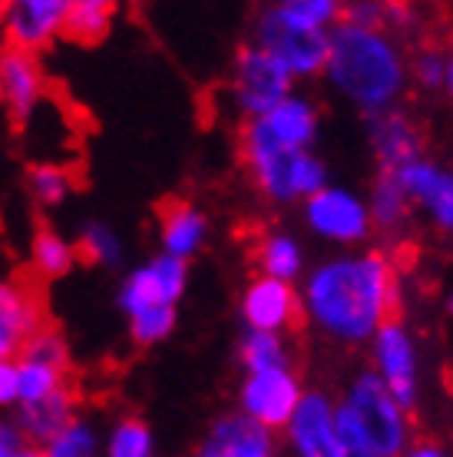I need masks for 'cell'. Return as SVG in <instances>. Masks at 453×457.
Here are the masks:
<instances>
[{"label":"cell","instance_id":"cell-1","mask_svg":"<svg viewBox=\"0 0 453 457\" xmlns=\"http://www.w3.org/2000/svg\"><path fill=\"white\" fill-rule=\"evenodd\" d=\"M301 319L328 342L358 348L397 319L400 278L384 249H354L308 265L298 288Z\"/></svg>","mask_w":453,"mask_h":457},{"label":"cell","instance_id":"cell-2","mask_svg":"<svg viewBox=\"0 0 453 457\" xmlns=\"http://www.w3.org/2000/svg\"><path fill=\"white\" fill-rule=\"evenodd\" d=\"M321 77L361 116H377L400 106L410 87L408 50L397 34L338 21L328 30V60Z\"/></svg>","mask_w":453,"mask_h":457},{"label":"cell","instance_id":"cell-3","mask_svg":"<svg viewBox=\"0 0 453 457\" xmlns=\"http://www.w3.org/2000/svg\"><path fill=\"white\" fill-rule=\"evenodd\" d=\"M238 156L245 162V172L251 176L255 189L275 206L305 203L308 195H315L331 183L328 162L315 149L278 146L259 120L242 123L238 129Z\"/></svg>","mask_w":453,"mask_h":457},{"label":"cell","instance_id":"cell-4","mask_svg":"<svg viewBox=\"0 0 453 457\" xmlns=\"http://www.w3.org/2000/svg\"><path fill=\"white\" fill-rule=\"evenodd\" d=\"M338 401L358 418L377 457H400L410 447V441H417L414 418L387 395V388L377 381L371 368L358 371Z\"/></svg>","mask_w":453,"mask_h":457},{"label":"cell","instance_id":"cell-5","mask_svg":"<svg viewBox=\"0 0 453 457\" xmlns=\"http://www.w3.org/2000/svg\"><path fill=\"white\" fill-rule=\"evenodd\" d=\"M371 348V371L387 388V395L414 418L424 398V354H420L417 335L408 321L391 319L367 342Z\"/></svg>","mask_w":453,"mask_h":457},{"label":"cell","instance_id":"cell-6","mask_svg":"<svg viewBox=\"0 0 453 457\" xmlns=\"http://www.w3.org/2000/svg\"><path fill=\"white\" fill-rule=\"evenodd\" d=\"M301 222L315 239L344 252L364 249L375 236L364 195L341 183H328L315 195H308L301 203Z\"/></svg>","mask_w":453,"mask_h":457},{"label":"cell","instance_id":"cell-7","mask_svg":"<svg viewBox=\"0 0 453 457\" xmlns=\"http://www.w3.org/2000/svg\"><path fill=\"white\" fill-rule=\"evenodd\" d=\"M251 46L265 50L275 63H282V70L292 80H315L325 70L328 60V34H317V30H298L268 7H261L251 17Z\"/></svg>","mask_w":453,"mask_h":457},{"label":"cell","instance_id":"cell-8","mask_svg":"<svg viewBox=\"0 0 453 457\" xmlns=\"http://www.w3.org/2000/svg\"><path fill=\"white\" fill-rule=\"evenodd\" d=\"M288 93H295V80L275 63L265 50L259 46H238L235 63H232V80H228V96L242 123L261 120V116L275 110Z\"/></svg>","mask_w":453,"mask_h":457},{"label":"cell","instance_id":"cell-9","mask_svg":"<svg viewBox=\"0 0 453 457\" xmlns=\"http://www.w3.org/2000/svg\"><path fill=\"white\" fill-rule=\"evenodd\" d=\"M185 288H189V265L159 252L123 275L116 288V309L126 319L149 309H179Z\"/></svg>","mask_w":453,"mask_h":457},{"label":"cell","instance_id":"cell-10","mask_svg":"<svg viewBox=\"0 0 453 457\" xmlns=\"http://www.w3.org/2000/svg\"><path fill=\"white\" fill-rule=\"evenodd\" d=\"M301 395H305V381L295 368L251 371V375H242V385H238V414L278 435L295 414Z\"/></svg>","mask_w":453,"mask_h":457},{"label":"cell","instance_id":"cell-11","mask_svg":"<svg viewBox=\"0 0 453 457\" xmlns=\"http://www.w3.org/2000/svg\"><path fill=\"white\" fill-rule=\"evenodd\" d=\"M44 328L46 309L40 292L23 278L0 275V361H17Z\"/></svg>","mask_w":453,"mask_h":457},{"label":"cell","instance_id":"cell-12","mask_svg":"<svg viewBox=\"0 0 453 457\" xmlns=\"http://www.w3.org/2000/svg\"><path fill=\"white\" fill-rule=\"evenodd\" d=\"M292 457H341L334 431V398L321 388H305L295 414L282 428Z\"/></svg>","mask_w":453,"mask_h":457},{"label":"cell","instance_id":"cell-13","mask_svg":"<svg viewBox=\"0 0 453 457\" xmlns=\"http://www.w3.org/2000/svg\"><path fill=\"white\" fill-rule=\"evenodd\" d=\"M238 319L245 325V332H268V335H288L301 319L298 305V286L275 282L265 275H255L249 286L242 288L238 298Z\"/></svg>","mask_w":453,"mask_h":457},{"label":"cell","instance_id":"cell-14","mask_svg":"<svg viewBox=\"0 0 453 457\" xmlns=\"http://www.w3.org/2000/svg\"><path fill=\"white\" fill-rule=\"evenodd\" d=\"M67 0H11L0 11L4 44L23 54H40L63 37Z\"/></svg>","mask_w":453,"mask_h":457},{"label":"cell","instance_id":"cell-15","mask_svg":"<svg viewBox=\"0 0 453 457\" xmlns=\"http://www.w3.org/2000/svg\"><path fill=\"white\" fill-rule=\"evenodd\" d=\"M391 176H394L397 186L404 189V195L410 199V206L420 209L424 216L431 219L433 228H441L443 236H450L453 232V176H450V170L424 153V156H417V160L408 162V166H400V170L391 172Z\"/></svg>","mask_w":453,"mask_h":457},{"label":"cell","instance_id":"cell-16","mask_svg":"<svg viewBox=\"0 0 453 457\" xmlns=\"http://www.w3.org/2000/svg\"><path fill=\"white\" fill-rule=\"evenodd\" d=\"M46 96V73L34 54L0 44V106L13 123H27Z\"/></svg>","mask_w":453,"mask_h":457},{"label":"cell","instance_id":"cell-17","mask_svg":"<svg viewBox=\"0 0 453 457\" xmlns=\"http://www.w3.org/2000/svg\"><path fill=\"white\" fill-rule=\"evenodd\" d=\"M193 457H282V445L245 414L228 411L205 428Z\"/></svg>","mask_w":453,"mask_h":457},{"label":"cell","instance_id":"cell-18","mask_svg":"<svg viewBox=\"0 0 453 457\" xmlns=\"http://www.w3.org/2000/svg\"><path fill=\"white\" fill-rule=\"evenodd\" d=\"M367 123V143L375 149L377 172H397L400 166L424 156V133L400 106L377 116H364Z\"/></svg>","mask_w":453,"mask_h":457},{"label":"cell","instance_id":"cell-19","mask_svg":"<svg viewBox=\"0 0 453 457\" xmlns=\"http://www.w3.org/2000/svg\"><path fill=\"white\" fill-rule=\"evenodd\" d=\"M209 236H212V219L189 199H169L166 209L159 212V252L162 255H172L189 265L209 245Z\"/></svg>","mask_w":453,"mask_h":457},{"label":"cell","instance_id":"cell-20","mask_svg":"<svg viewBox=\"0 0 453 457\" xmlns=\"http://www.w3.org/2000/svg\"><path fill=\"white\" fill-rule=\"evenodd\" d=\"M265 133L284 149H315L321 137V110L305 93H288L282 104L259 120Z\"/></svg>","mask_w":453,"mask_h":457},{"label":"cell","instance_id":"cell-21","mask_svg":"<svg viewBox=\"0 0 453 457\" xmlns=\"http://www.w3.org/2000/svg\"><path fill=\"white\" fill-rule=\"evenodd\" d=\"M77 391L73 385L54 391L50 398L37 401V404H27V408H17V428L23 431L27 445L44 447L50 437L57 435L60 428H67L73 418H77Z\"/></svg>","mask_w":453,"mask_h":457},{"label":"cell","instance_id":"cell-22","mask_svg":"<svg viewBox=\"0 0 453 457\" xmlns=\"http://www.w3.org/2000/svg\"><path fill=\"white\" fill-rule=\"evenodd\" d=\"M255 262H259V275L295 286V282H301V275H305V269H308V255L295 232L272 228V232H265L259 239Z\"/></svg>","mask_w":453,"mask_h":457},{"label":"cell","instance_id":"cell-23","mask_svg":"<svg viewBox=\"0 0 453 457\" xmlns=\"http://www.w3.org/2000/svg\"><path fill=\"white\" fill-rule=\"evenodd\" d=\"M364 203H367L371 228H375V232H384V236H400V232L408 228L410 216H414L410 199L404 195V189L397 186L394 176H387V172H377L367 195H364Z\"/></svg>","mask_w":453,"mask_h":457},{"label":"cell","instance_id":"cell-24","mask_svg":"<svg viewBox=\"0 0 453 457\" xmlns=\"http://www.w3.org/2000/svg\"><path fill=\"white\" fill-rule=\"evenodd\" d=\"M113 0H67V13H63V37L70 44L93 46L106 40L116 21Z\"/></svg>","mask_w":453,"mask_h":457},{"label":"cell","instance_id":"cell-25","mask_svg":"<svg viewBox=\"0 0 453 457\" xmlns=\"http://www.w3.org/2000/svg\"><path fill=\"white\" fill-rule=\"evenodd\" d=\"M77 262H79L77 245L60 228L54 226L34 228V236H30V265H34V272L40 278H46V282L67 278L77 269Z\"/></svg>","mask_w":453,"mask_h":457},{"label":"cell","instance_id":"cell-26","mask_svg":"<svg viewBox=\"0 0 453 457\" xmlns=\"http://www.w3.org/2000/svg\"><path fill=\"white\" fill-rule=\"evenodd\" d=\"M238 365L245 375L251 371H272V368H295V354L284 335L268 332H245L235 345Z\"/></svg>","mask_w":453,"mask_h":457},{"label":"cell","instance_id":"cell-27","mask_svg":"<svg viewBox=\"0 0 453 457\" xmlns=\"http://www.w3.org/2000/svg\"><path fill=\"white\" fill-rule=\"evenodd\" d=\"M73 245H77L79 259H86L96 269H119L123 265V255H126L123 236L110 222H103V219H86L79 226V236Z\"/></svg>","mask_w":453,"mask_h":457},{"label":"cell","instance_id":"cell-28","mask_svg":"<svg viewBox=\"0 0 453 457\" xmlns=\"http://www.w3.org/2000/svg\"><path fill=\"white\" fill-rule=\"evenodd\" d=\"M103 457H156V435L136 414L116 418L103 431Z\"/></svg>","mask_w":453,"mask_h":457},{"label":"cell","instance_id":"cell-29","mask_svg":"<svg viewBox=\"0 0 453 457\" xmlns=\"http://www.w3.org/2000/svg\"><path fill=\"white\" fill-rule=\"evenodd\" d=\"M408 77L424 93H450L453 90V60L450 50L441 44H424L408 57Z\"/></svg>","mask_w":453,"mask_h":457},{"label":"cell","instance_id":"cell-30","mask_svg":"<svg viewBox=\"0 0 453 457\" xmlns=\"http://www.w3.org/2000/svg\"><path fill=\"white\" fill-rule=\"evenodd\" d=\"M13 365H17V408L37 404V401L50 398L54 391L70 385V371H63V368L44 365L34 358H17Z\"/></svg>","mask_w":453,"mask_h":457},{"label":"cell","instance_id":"cell-31","mask_svg":"<svg viewBox=\"0 0 453 457\" xmlns=\"http://www.w3.org/2000/svg\"><path fill=\"white\" fill-rule=\"evenodd\" d=\"M40 451L44 457H103V431L86 414H77Z\"/></svg>","mask_w":453,"mask_h":457},{"label":"cell","instance_id":"cell-32","mask_svg":"<svg viewBox=\"0 0 453 457\" xmlns=\"http://www.w3.org/2000/svg\"><path fill=\"white\" fill-rule=\"evenodd\" d=\"M272 11L288 27L328 34L331 27L341 21V0H275Z\"/></svg>","mask_w":453,"mask_h":457},{"label":"cell","instance_id":"cell-33","mask_svg":"<svg viewBox=\"0 0 453 457\" xmlns=\"http://www.w3.org/2000/svg\"><path fill=\"white\" fill-rule=\"evenodd\" d=\"M27 193L40 209H57L73 195V176L60 162H37L27 170Z\"/></svg>","mask_w":453,"mask_h":457},{"label":"cell","instance_id":"cell-34","mask_svg":"<svg viewBox=\"0 0 453 457\" xmlns=\"http://www.w3.org/2000/svg\"><path fill=\"white\" fill-rule=\"evenodd\" d=\"M179 309H149L129 319V342L136 348H156L176 335Z\"/></svg>","mask_w":453,"mask_h":457},{"label":"cell","instance_id":"cell-35","mask_svg":"<svg viewBox=\"0 0 453 457\" xmlns=\"http://www.w3.org/2000/svg\"><path fill=\"white\" fill-rule=\"evenodd\" d=\"M334 431H338L341 457H377L371 451V441H367L364 428L358 424V418L341 401H334Z\"/></svg>","mask_w":453,"mask_h":457},{"label":"cell","instance_id":"cell-36","mask_svg":"<svg viewBox=\"0 0 453 457\" xmlns=\"http://www.w3.org/2000/svg\"><path fill=\"white\" fill-rule=\"evenodd\" d=\"M21 358H34V361H44V365L70 371V342L57 332V328L46 325L44 332L30 338V345L21 352Z\"/></svg>","mask_w":453,"mask_h":457},{"label":"cell","instance_id":"cell-37","mask_svg":"<svg viewBox=\"0 0 453 457\" xmlns=\"http://www.w3.org/2000/svg\"><path fill=\"white\" fill-rule=\"evenodd\" d=\"M341 21L354 23V27L384 30V4L381 0H351V4H341Z\"/></svg>","mask_w":453,"mask_h":457},{"label":"cell","instance_id":"cell-38","mask_svg":"<svg viewBox=\"0 0 453 457\" xmlns=\"http://www.w3.org/2000/svg\"><path fill=\"white\" fill-rule=\"evenodd\" d=\"M27 447V437L11 414H0V457H17Z\"/></svg>","mask_w":453,"mask_h":457},{"label":"cell","instance_id":"cell-39","mask_svg":"<svg viewBox=\"0 0 453 457\" xmlns=\"http://www.w3.org/2000/svg\"><path fill=\"white\" fill-rule=\"evenodd\" d=\"M417 23V13L410 4H384V30L387 34H394V30H410Z\"/></svg>","mask_w":453,"mask_h":457},{"label":"cell","instance_id":"cell-40","mask_svg":"<svg viewBox=\"0 0 453 457\" xmlns=\"http://www.w3.org/2000/svg\"><path fill=\"white\" fill-rule=\"evenodd\" d=\"M17 408V365L0 361V411Z\"/></svg>","mask_w":453,"mask_h":457},{"label":"cell","instance_id":"cell-41","mask_svg":"<svg viewBox=\"0 0 453 457\" xmlns=\"http://www.w3.org/2000/svg\"><path fill=\"white\" fill-rule=\"evenodd\" d=\"M400 457H450V451L441 441H410V447Z\"/></svg>","mask_w":453,"mask_h":457},{"label":"cell","instance_id":"cell-42","mask_svg":"<svg viewBox=\"0 0 453 457\" xmlns=\"http://www.w3.org/2000/svg\"><path fill=\"white\" fill-rule=\"evenodd\" d=\"M17 457H44V451H40V447H34V445H27Z\"/></svg>","mask_w":453,"mask_h":457}]
</instances>
